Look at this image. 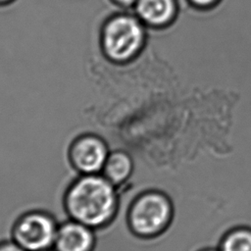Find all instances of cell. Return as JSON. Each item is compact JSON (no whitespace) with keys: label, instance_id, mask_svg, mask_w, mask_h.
Instances as JSON below:
<instances>
[{"label":"cell","instance_id":"52a82bcc","mask_svg":"<svg viewBox=\"0 0 251 251\" xmlns=\"http://www.w3.org/2000/svg\"><path fill=\"white\" fill-rule=\"evenodd\" d=\"M139 16L152 25H163L171 22L176 14L175 0H138Z\"/></svg>","mask_w":251,"mask_h":251},{"label":"cell","instance_id":"5bb4252c","mask_svg":"<svg viewBox=\"0 0 251 251\" xmlns=\"http://www.w3.org/2000/svg\"><path fill=\"white\" fill-rule=\"evenodd\" d=\"M202 251H217V250H212V249H206V250H202ZM220 251V250H219Z\"/></svg>","mask_w":251,"mask_h":251},{"label":"cell","instance_id":"4fadbf2b","mask_svg":"<svg viewBox=\"0 0 251 251\" xmlns=\"http://www.w3.org/2000/svg\"><path fill=\"white\" fill-rule=\"evenodd\" d=\"M40 251H56V250H52L51 248H49V249H45V250H40Z\"/></svg>","mask_w":251,"mask_h":251},{"label":"cell","instance_id":"8fae6325","mask_svg":"<svg viewBox=\"0 0 251 251\" xmlns=\"http://www.w3.org/2000/svg\"><path fill=\"white\" fill-rule=\"evenodd\" d=\"M220 0H188L190 5L197 7V8H202V9H207V8H212L215 6Z\"/></svg>","mask_w":251,"mask_h":251},{"label":"cell","instance_id":"9c48e42d","mask_svg":"<svg viewBox=\"0 0 251 251\" xmlns=\"http://www.w3.org/2000/svg\"><path fill=\"white\" fill-rule=\"evenodd\" d=\"M220 251H251V229L240 227L230 230L224 236Z\"/></svg>","mask_w":251,"mask_h":251},{"label":"cell","instance_id":"277c9868","mask_svg":"<svg viewBox=\"0 0 251 251\" xmlns=\"http://www.w3.org/2000/svg\"><path fill=\"white\" fill-rule=\"evenodd\" d=\"M142 37L139 23L131 17L122 16L107 25L104 34L105 48L112 58L124 60L138 49Z\"/></svg>","mask_w":251,"mask_h":251},{"label":"cell","instance_id":"8992f818","mask_svg":"<svg viewBox=\"0 0 251 251\" xmlns=\"http://www.w3.org/2000/svg\"><path fill=\"white\" fill-rule=\"evenodd\" d=\"M95 233L93 228L75 220H68L59 225L54 247L56 251H92Z\"/></svg>","mask_w":251,"mask_h":251},{"label":"cell","instance_id":"ba28073f","mask_svg":"<svg viewBox=\"0 0 251 251\" xmlns=\"http://www.w3.org/2000/svg\"><path fill=\"white\" fill-rule=\"evenodd\" d=\"M133 171V162L131 157L121 150L109 153L106 163L102 170V175L114 185H120L125 182Z\"/></svg>","mask_w":251,"mask_h":251},{"label":"cell","instance_id":"30bf717a","mask_svg":"<svg viewBox=\"0 0 251 251\" xmlns=\"http://www.w3.org/2000/svg\"><path fill=\"white\" fill-rule=\"evenodd\" d=\"M0 251H26L15 240H5L0 242Z\"/></svg>","mask_w":251,"mask_h":251},{"label":"cell","instance_id":"5b68a950","mask_svg":"<svg viewBox=\"0 0 251 251\" xmlns=\"http://www.w3.org/2000/svg\"><path fill=\"white\" fill-rule=\"evenodd\" d=\"M108 155L109 151L105 141L93 134H83L77 137L69 148L71 165L81 175L102 172Z\"/></svg>","mask_w":251,"mask_h":251},{"label":"cell","instance_id":"6da1fadb","mask_svg":"<svg viewBox=\"0 0 251 251\" xmlns=\"http://www.w3.org/2000/svg\"><path fill=\"white\" fill-rule=\"evenodd\" d=\"M64 209L71 219L93 229L107 226L118 211L116 185L103 175H81L66 189Z\"/></svg>","mask_w":251,"mask_h":251},{"label":"cell","instance_id":"3957f363","mask_svg":"<svg viewBox=\"0 0 251 251\" xmlns=\"http://www.w3.org/2000/svg\"><path fill=\"white\" fill-rule=\"evenodd\" d=\"M58 226L55 218L46 211H28L15 221L12 236L26 251L45 250L54 246Z\"/></svg>","mask_w":251,"mask_h":251},{"label":"cell","instance_id":"7a4b0ae2","mask_svg":"<svg viewBox=\"0 0 251 251\" xmlns=\"http://www.w3.org/2000/svg\"><path fill=\"white\" fill-rule=\"evenodd\" d=\"M172 213V204L163 193L148 191L139 195L130 205L126 222L133 234L150 237L165 229Z\"/></svg>","mask_w":251,"mask_h":251},{"label":"cell","instance_id":"7c38bea8","mask_svg":"<svg viewBox=\"0 0 251 251\" xmlns=\"http://www.w3.org/2000/svg\"><path fill=\"white\" fill-rule=\"evenodd\" d=\"M121 2H123V3H126V4H128V3H131L132 1H134V0H120Z\"/></svg>","mask_w":251,"mask_h":251}]
</instances>
